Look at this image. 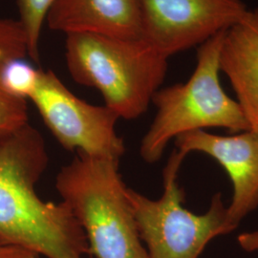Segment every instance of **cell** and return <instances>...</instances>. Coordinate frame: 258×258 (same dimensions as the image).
Masks as SVG:
<instances>
[{"instance_id":"cell-1","label":"cell","mask_w":258,"mask_h":258,"mask_svg":"<svg viewBox=\"0 0 258 258\" xmlns=\"http://www.w3.org/2000/svg\"><path fill=\"white\" fill-rule=\"evenodd\" d=\"M47 165L44 140L29 122L0 136V244L46 258H84L90 249L73 212L37 195Z\"/></svg>"},{"instance_id":"cell-2","label":"cell","mask_w":258,"mask_h":258,"mask_svg":"<svg viewBox=\"0 0 258 258\" xmlns=\"http://www.w3.org/2000/svg\"><path fill=\"white\" fill-rule=\"evenodd\" d=\"M66 37V63L75 82L96 88L119 118L133 120L147 112L166 79L168 57L142 38Z\"/></svg>"},{"instance_id":"cell-3","label":"cell","mask_w":258,"mask_h":258,"mask_svg":"<svg viewBox=\"0 0 258 258\" xmlns=\"http://www.w3.org/2000/svg\"><path fill=\"white\" fill-rule=\"evenodd\" d=\"M120 160L78 154L55 178L62 202L96 258H148L119 170Z\"/></svg>"},{"instance_id":"cell-4","label":"cell","mask_w":258,"mask_h":258,"mask_svg":"<svg viewBox=\"0 0 258 258\" xmlns=\"http://www.w3.org/2000/svg\"><path fill=\"white\" fill-rule=\"evenodd\" d=\"M225 32L199 46L196 66L187 82L155 93L152 102L156 115L140 147L145 162H158L169 142L186 132L212 127L228 129L231 133L249 130L238 102L227 95L220 83Z\"/></svg>"},{"instance_id":"cell-5","label":"cell","mask_w":258,"mask_h":258,"mask_svg":"<svg viewBox=\"0 0 258 258\" xmlns=\"http://www.w3.org/2000/svg\"><path fill=\"white\" fill-rule=\"evenodd\" d=\"M185 157L176 148L173 150L164 169V191L159 199H150L127 187L148 258H199L212 240L234 231L220 192L212 196L209 210L202 214L184 207V190L178 175Z\"/></svg>"},{"instance_id":"cell-6","label":"cell","mask_w":258,"mask_h":258,"mask_svg":"<svg viewBox=\"0 0 258 258\" xmlns=\"http://www.w3.org/2000/svg\"><path fill=\"white\" fill-rule=\"evenodd\" d=\"M29 100L65 149L117 160L123 155L124 144L116 132L119 116L105 105H93L78 98L52 70L39 71Z\"/></svg>"},{"instance_id":"cell-7","label":"cell","mask_w":258,"mask_h":258,"mask_svg":"<svg viewBox=\"0 0 258 258\" xmlns=\"http://www.w3.org/2000/svg\"><path fill=\"white\" fill-rule=\"evenodd\" d=\"M142 39L169 56L227 31L248 8L242 0H140Z\"/></svg>"},{"instance_id":"cell-8","label":"cell","mask_w":258,"mask_h":258,"mask_svg":"<svg viewBox=\"0 0 258 258\" xmlns=\"http://www.w3.org/2000/svg\"><path fill=\"white\" fill-rule=\"evenodd\" d=\"M176 149L184 156L201 152L225 169L232 184L227 217L236 230L240 222L258 208V133L248 130L221 136L205 130L186 132L175 139Z\"/></svg>"},{"instance_id":"cell-9","label":"cell","mask_w":258,"mask_h":258,"mask_svg":"<svg viewBox=\"0 0 258 258\" xmlns=\"http://www.w3.org/2000/svg\"><path fill=\"white\" fill-rule=\"evenodd\" d=\"M48 27L70 34L142 38L140 0H58L47 16Z\"/></svg>"},{"instance_id":"cell-10","label":"cell","mask_w":258,"mask_h":258,"mask_svg":"<svg viewBox=\"0 0 258 258\" xmlns=\"http://www.w3.org/2000/svg\"><path fill=\"white\" fill-rule=\"evenodd\" d=\"M220 69L231 83L249 130L258 133V8L248 10L225 32Z\"/></svg>"},{"instance_id":"cell-11","label":"cell","mask_w":258,"mask_h":258,"mask_svg":"<svg viewBox=\"0 0 258 258\" xmlns=\"http://www.w3.org/2000/svg\"><path fill=\"white\" fill-rule=\"evenodd\" d=\"M27 55L26 37L19 19H0V136L28 123L27 101L11 95L2 83L7 63Z\"/></svg>"},{"instance_id":"cell-12","label":"cell","mask_w":258,"mask_h":258,"mask_svg":"<svg viewBox=\"0 0 258 258\" xmlns=\"http://www.w3.org/2000/svg\"><path fill=\"white\" fill-rule=\"evenodd\" d=\"M58 0H18L19 22L27 42L28 56L38 60V43L47 16Z\"/></svg>"},{"instance_id":"cell-13","label":"cell","mask_w":258,"mask_h":258,"mask_svg":"<svg viewBox=\"0 0 258 258\" xmlns=\"http://www.w3.org/2000/svg\"><path fill=\"white\" fill-rule=\"evenodd\" d=\"M40 69H36L25 60L16 58L5 66L2 73V83L8 92L25 101L35 90Z\"/></svg>"},{"instance_id":"cell-14","label":"cell","mask_w":258,"mask_h":258,"mask_svg":"<svg viewBox=\"0 0 258 258\" xmlns=\"http://www.w3.org/2000/svg\"><path fill=\"white\" fill-rule=\"evenodd\" d=\"M0 258H41V256L28 249L0 244Z\"/></svg>"},{"instance_id":"cell-15","label":"cell","mask_w":258,"mask_h":258,"mask_svg":"<svg viewBox=\"0 0 258 258\" xmlns=\"http://www.w3.org/2000/svg\"><path fill=\"white\" fill-rule=\"evenodd\" d=\"M240 247L248 252H258V230L241 233L237 237Z\"/></svg>"}]
</instances>
